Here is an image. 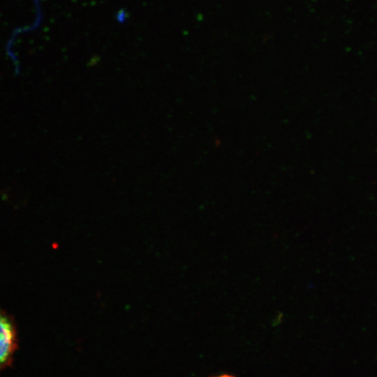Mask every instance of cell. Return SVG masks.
<instances>
[{
    "label": "cell",
    "mask_w": 377,
    "mask_h": 377,
    "mask_svg": "<svg viewBox=\"0 0 377 377\" xmlns=\"http://www.w3.org/2000/svg\"><path fill=\"white\" fill-rule=\"evenodd\" d=\"M15 332L8 319L0 313V367L5 365L13 354Z\"/></svg>",
    "instance_id": "1"
},
{
    "label": "cell",
    "mask_w": 377,
    "mask_h": 377,
    "mask_svg": "<svg viewBox=\"0 0 377 377\" xmlns=\"http://www.w3.org/2000/svg\"><path fill=\"white\" fill-rule=\"evenodd\" d=\"M212 377H235V376L231 374H221V375L215 376Z\"/></svg>",
    "instance_id": "2"
}]
</instances>
